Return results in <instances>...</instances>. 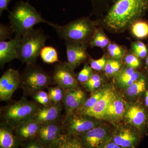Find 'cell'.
Instances as JSON below:
<instances>
[{
    "label": "cell",
    "mask_w": 148,
    "mask_h": 148,
    "mask_svg": "<svg viewBox=\"0 0 148 148\" xmlns=\"http://www.w3.org/2000/svg\"><path fill=\"white\" fill-rule=\"evenodd\" d=\"M148 11V0H114L103 22L113 32H123Z\"/></svg>",
    "instance_id": "6da1fadb"
},
{
    "label": "cell",
    "mask_w": 148,
    "mask_h": 148,
    "mask_svg": "<svg viewBox=\"0 0 148 148\" xmlns=\"http://www.w3.org/2000/svg\"><path fill=\"white\" fill-rule=\"evenodd\" d=\"M8 18L15 36L21 37L32 31L37 24L46 23L51 27L53 24L45 19L34 7L23 1L15 3L12 10L10 11Z\"/></svg>",
    "instance_id": "7a4b0ae2"
},
{
    "label": "cell",
    "mask_w": 148,
    "mask_h": 148,
    "mask_svg": "<svg viewBox=\"0 0 148 148\" xmlns=\"http://www.w3.org/2000/svg\"><path fill=\"white\" fill-rule=\"evenodd\" d=\"M51 27L61 39L81 42L87 46L89 45L96 29L94 21L87 17L78 18L62 26L53 23Z\"/></svg>",
    "instance_id": "3957f363"
},
{
    "label": "cell",
    "mask_w": 148,
    "mask_h": 148,
    "mask_svg": "<svg viewBox=\"0 0 148 148\" xmlns=\"http://www.w3.org/2000/svg\"><path fill=\"white\" fill-rule=\"evenodd\" d=\"M39 106L23 97L19 101L1 109L3 124L14 130L21 123L32 120Z\"/></svg>",
    "instance_id": "277c9868"
},
{
    "label": "cell",
    "mask_w": 148,
    "mask_h": 148,
    "mask_svg": "<svg viewBox=\"0 0 148 148\" xmlns=\"http://www.w3.org/2000/svg\"><path fill=\"white\" fill-rule=\"evenodd\" d=\"M48 38L41 29H33L23 35L17 49V59L27 65L36 64Z\"/></svg>",
    "instance_id": "5b68a950"
},
{
    "label": "cell",
    "mask_w": 148,
    "mask_h": 148,
    "mask_svg": "<svg viewBox=\"0 0 148 148\" xmlns=\"http://www.w3.org/2000/svg\"><path fill=\"white\" fill-rule=\"evenodd\" d=\"M27 65L21 75L20 86L26 95H34L53 82L52 77L36 64Z\"/></svg>",
    "instance_id": "8992f818"
},
{
    "label": "cell",
    "mask_w": 148,
    "mask_h": 148,
    "mask_svg": "<svg viewBox=\"0 0 148 148\" xmlns=\"http://www.w3.org/2000/svg\"><path fill=\"white\" fill-rule=\"evenodd\" d=\"M99 125L100 123L98 119L74 113L66 117L62 126V133L79 137Z\"/></svg>",
    "instance_id": "52a82bcc"
},
{
    "label": "cell",
    "mask_w": 148,
    "mask_h": 148,
    "mask_svg": "<svg viewBox=\"0 0 148 148\" xmlns=\"http://www.w3.org/2000/svg\"><path fill=\"white\" fill-rule=\"evenodd\" d=\"M74 71L67 62H58L54 67L51 77L52 82L65 90L79 88Z\"/></svg>",
    "instance_id": "ba28073f"
},
{
    "label": "cell",
    "mask_w": 148,
    "mask_h": 148,
    "mask_svg": "<svg viewBox=\"0 0 148 148\" xmlns=\"http://www.w3.org/2000/svg\"><path fill=\"white\" fill-rule=\"evenodd\" d=\"M114 143L124 148H136L140 139V132L132 126H116L111 132Z\"/></svg>",
    "instance_id": "9c48e42d"
},
{
    "label": "cell",
    "mask_w": 148,
    "mask_h": 148,
    "mask_svg": "<svg viewBox=\"0 0 148 148\" xmlns=\"http://www.w3.org/2000/svg\"><path fill=\"white\" fill-rule=\"evenodd\" d=\"M21 75L18 70L9 69L0 78V100L9 101L21 85Z\"/></svg>",
    "instance_id": "30bf717a"
},
{
    "label": "cell",
    "mask_w": 148,
    "mask_h": 148,
    "mask_svg": "<svg viewBox=\"0 0 148 148\" xmlns=\"http://www.w3.org/2000/svg\"><path fill=\"white\" fill-rule=\"evenodd\" d=\"M123 119L127 124L135 127L141 133L148 123V115L145 109L139 103L127 106Z\"/></svg>",
    "instance_id": "8fae6325"
},
{
    "label": "cell",
    "mask_w": 148,
    "mask_h": 148,
    "mask_svg": "<svg viewBox=\"0 0 148 148\" xmlns=\"http://www.w3.org/2000/svg\"><path fill=\"white\" fill-rule=\"evenodd\" d=\"M78 137L85 148H98L110 139L111 132L108 127L100 125Z\"/></svg>",
    "instance_id": "7c38bea8"
},
{
    "label": "cell",
    "mask_w": 148,
    "mask_h": 148,
    "mask_svg": "<svg viewBox=\"0 0 148 148\" xmlns=\"http://www.w3.org/2000/svg\"><path fill=\"white\" fill-rule=\"evenodd\" d=\"M65 44L67 63L74 71L88 58L87 45L82 43L69 40H65Z\"/></svg>",
    "instance_id": "4fadbf2b"
},
{
    "label": "cell",
    "mask_w": 148,
    "mask_h": 148,
    "mask_svg": "<svg viewBox=\"0 0 148 148\" xmlns=\"http://www.w3.org/2000/svg\"><path fill=\"white\" fill-rule=\"evenodd\" d=\"M126 102L119 94L115 92L101 119L116 123L123 119L127 108Z\"/></svg>",
    "instance_id": "5bb4252c"
},
{
    "label": "cell",
    "mask_w": 148,
    "mask_h": 148,
    "mask_svg": "<svg viewBox=\"0 0 148 148\" xmlns=\"http://www.w3.org/2000/svg\"><path fill=\"white\" fill-rule=\"evenodd\" d=\"M62 133V126L55 122L42 123L36 139L44 147L49 148Z\"/></svg>",
    "instance_id": "9a60e30c"
},
{
    "label": "cell",
    "mask_w": 148,
    "mask_h": 148,
    "mask_svg": "<svg viewBox=\"0 0 148 148\" xmlns=\"http://www.w3.org/2000/svg\"><path fill=\"white\" fill-rule=\"evenodd\" d=\"M86 99L85 93L79 88L65 90L62 102L67 116L74 113Z\"/></svg>",
    "instance_id": "2e32d148"
},
{
    "label": "cell",
    "mask_w": 148,
    "mask_h": 148,
    "mask_svg": "<svg viewBox=\"0 0 148 148\" xmlns=\"http://www.w3.org/2000/svg\"><path fill=\"white\" fill-rule=\"evenodd\" d=\"M114 94L115 92L110 88L107 87L105 94L92 107L85 110L75 113L101 119Z\"/></svg>",
    "instance_id": "e0dca14e"
},
{
    "label": "cell",
    "mask_w": 148,
    "mask_h": 148,
    "mask_svg": "<svg viewBox=\"0 0 148 148\" xmlns=\"http://www.w3.org/2000/svg\"><path fill=\"white\" fill-rule=\"evenodd\" d=\"M21 37L15 36L9 41H0V66L2 69L6 64L17 59V49Z\"/></svg>",
    "instance_id": "ac0fdd59"
},
{
    "label": "cell",
    "mask_w": 148,
    "mask_h": 148,
    "mask_svg": "<svg viewBox=\"0 0 148 148\" xmlns=\"http://www.w3.org/2000/svg\"><path fill=\"white\" fill-rule=\"evenodd\" d=\"M62 110L61 103L49 106L39 107L33 119L40 124L55 122L58 119Z\"/></svg>",
    "instance_id": "d6986e66"
},
{
    "label": "cell",
    "mask_w": 148,
    "mask_h": 148,
    "mask_svg": "<svg viewBox=\"0 0 148 148\" xmlns=\"http://www.w3.org/2000/svg\"><path fill=\"white\" fill-rule=\"evenodd\" d=\"M40 124L32 120L21 123L14 129L15 135L22 141L36 139L39 130Z\"/></svg>",
    "instance_id": "ffe728a7"
},
{
    "label": "cell",
    "mask_w": 148,
    "mask_h": 148,
    "mask_svg": "<svg viewBox=\"0 0 148 148\" xmlns=\"http://www.w3.org/2000/svg\"><path fill=\"white\" fill-rule=\"evenodd\" d=\"M115 76L117 84L120 87L125 88L134 83L143 75L136 69L127 66L122 69Z\"/></svg>",
    "instance_id": "44dd1931"
},
{
    "label": "cell",
    "mask_w": 148,
    "mask_h": 148,
    "mask_svg": "<svg viewBox=\"0 0 148 148\" xmlns=\"http://www.w3.org/2000/svg\"><path fill=\"white\" fill-rule=\"evenodd\" d=\"M22 140L14 134L12 129L3 124L0 128V148H18Z\"/></svg>",
    "instance_id": "7402d4cb"
},
{
    "label": "cell",
    "mask_w": 148,
    "mask_h": 148,
    "mask_svg": "<svg viewBox=\"0 0 148 148\" xmlns=\"http://www.w3.org/2000/svg\"><path fill=\"white\" fill-rule=\"evenodd\" d=\"M49 148H85L79 138L62 133Z\"/></svg>",
    "instance_id": "603a6c76"
},
{
    "label": "cell",
    "mask_w": 148,
    "mask_h": 148,
    "mask_svg": "<svg viewBox=\"0 0 148 148\" xmlns=\"http://www.w3.org/2000/svg\"><path fill=\"white\" fill-rule=\"evenodd\" d=\"M146 81L144 75L134 83L125 88V93L130 97H137L146 90Z\"/></svg>",
    "instance_id": "cb8c5ba5"
},
{
    "label": "cell",
    "mask_w": 148,
    "mask_h": 148,
    "mask_svg": "<svg viewBox=\"0 0 148 148\" xmlns=\"http://www.w3.org/2000/svg\"><path fill=\"white\" fill-rule=\"evenodd\" d=\"M110 43L108 38L101 29H96L91 38L89 45L90 47H98L101 48L107 47Z\"/></svg>",
    "instance_id": "d4e9b609"
},
{
    "label": "cell",
    "mask_w": 148,
    "mask_h": 148,
    "mask_svg": "<svg viewBox=\"0 0 148 148\" xmlns=\"http://www.w3.org/2000/svg\"><path fill=\"white\" fill-rule=\"evenodd\" d=\"M107 87L102 88L92 92L90 98L86 99L82 106L75 112H78L90 108L94 106L105 94Z\"/></svg>",
    "instance_id": "484cf974"
},
{
    "label": "cell",
    "mask_w": 148,
    "mask_h": 148,
    "mask_svg": "<svg viewBox=\"0 0 148 148\" xmlns=\"http://www.w3.org/2000/svg\"><path fill=\"white\" fill-rule=\"evenodd\" d=\"M131 32L133 35L139 39L148 36V23L143 20H138L131 25Z\"/></svg>",
    "instance_id": "4316f807"
},
{
    "label": "cell",
    "mask_w": 148,
    "mask_h": 148,
    "mask_svg": "<svg viewBox=\"0 0 148 148\" xmlns=\"http://www.w3.org/2000/svg\"><path fill=\"white\" fill-rule=\"evenodd\" d=\"M41 58L45 63L52 64L59 62L58 53L54 48L51 46H45L40 53Z\"/></svg>",
    "instance_id": "83f0119b"
},
{
    "label": "cell",
    "mask_w": 148,
    "mask_h": 148,
    "mask_svg": "<svg viewBox=\"0 0 148 148\" xmlns=\"http://www.w3.org/2000/svg\"><path fill=\"white\" fill-rule=\"evenodd\" d=\"M122 64L121 60L111 58L108 59L105 71L107 76L115 75L121 70Z\"/></svg>",
    "instance_id": "f1b7e54d"
},
{
    "label": "cell",
    "mask_w": 148,
    "mask_h": 148,
    "mask_svg": "<svg viewBox=\"0 0 148 148\" xmlns=\"http://www.w3.org/2000/svg\"><path fill=\"white\" fill-rule=\"evenodd\" d=\"M103 82V79L101 75L93 73L90 78L83 85L87 90L92 92L98 90Z\"/></svg>",
    "instance_id": "f546056e"
},
{
    "label": "cell",
    "mask_w": 148,
    "mask_h": 148,
    "mask_svg": "<svg viewBox=\"0 0 148 148\" xmlns=\"http://www.w3.org/2000/svg\"><path fill=\"white\" fill-rule=\"evenodd\" d=\"M49 95L53 104L61 103L63 100L65 90L59 86L55 87H47Z\"/></svg>",
    "instance_id": "4dcf8cb0"
},
{
    "label": "cell",
    "mask_w": 148,
    "mask_h": 148,
    "mask_svg": "<svg viewBox=\"0 0 148 148\" xmlns=\"http://www.w3.org/2000/svg\"><path fill=\"white\" fill-rule=\"evenodd\" d=\"M111 58L121 60L125 56L126 50L124 47L115 43H110L107 47Z\"/></svg>",
    "instance_id": "1f68e13d"
},
{
    "label": "cell",
    "mask_w": 148,
    "mask_h": 148,
    "mask_svg": "<svg viewBox=\"0 0 148 148\" xmlns=\"http://www.w3.org/2000/svg\"><path fill=\"white\" fill-rule=\"evenodd\" d=\"M132 53L140 58H145L148 56V49L144 43L138 41L134 42L131 45Z\"/></svg>",
    "instance_id": "d6a6232c"
},
{
    "label": "cell",
    "mask_w": 148,
    "mask_h": 148,
    "mask_svg": "<svg viewBox=\"0 0 148 148\" xmlns=\"http://www.w3.org/2000/svg\"><path fill=\"white\" fill-rule=\"evenodd\" d=\"M93 73L92 69L90 65L85 64L82 70L77 75V79L78 82L84 84L90 78Z\"/></svg>",
    "instance_id": "836d02e7"
},
{
    "label": "cell",
    "mask_w": 148,
    "mask_h": 148,
    "mask_svg": "<svg viewBox=\"0 0 148 148\" xmlns=\"http://www.w3.org/2000/svg\"><path fill=\"white\" fill-rule=\"evenodd\" d=\"M33 98L37 103L44 106H51L52 101L51 100L48 93L41 90L33 95Z\"/></svg>",
    "instance_id": "e575fe53"
},
{
    "label": "cell",
    "mask_w": 148,
    "mask_h": 148,
    "mask_svg": "<svg viewBox=\"0 0 148 148\" xmlns=\"http://www.w3.org/2000/svg\"><path fill=\"white\" fill-rule=\"evenodd\" d=\"M124 63L127 67L136 69L141 65L140 58L133 53H128L125 56Z\"/></svg>",
    "instance_id": "d590c367"
},
{
    "label": "cell",
    "mask_w": 148,
    "mask_h": 148,
    "mask_svg": "<svg viewBox=\"0 0 148 148\" xmlns=\"http://www.w3.org/2000/svg\"><path fill=\"white\" fill-rule=\"evenodd\" d=\"M108 59L106 55H103V57L96 60L89 59V65L92 70L95 71H104Z\"/></svg>",
    "instance_id": "8d00e7d4"
},
{
    "label": "cell",
    "mask_w": 148,
    "mask_h": 148,
    "mask_svg": "<svg viewBox=\"0 0 148 148\" xmlns=\"http://www.w3.org/2000/svg\"><path fill=\"white\" fill-rule=\"evenodd\" d=\"M13 34L14 33L10 25L8 26L1 23L0 24V41L11 39Z\"/></svg>",
    "instance_id": "74e56055"
},
{
    "label": "cell",
    "mask_w": 148,
    "mask_h": 148,
    "mask_svg": "<svg viewBox=\"0 0 148 148\" xmlns=\"http://www.w3.org/2000/svg\"><path fill=\"white\" fill-rule=\"evenodd\" d=\"M109 0H91L93 10L95 11L101 10V9L104 10L109 8L108 5Z\"/></svg>",
    "instance_id": "f35d334b"
},
{
    "label": "cell",
    "mask_w": 148,
    "mask_h": 148,
    "mask_svg": "<svg viewBox=\"0 0 148 148\" xmlns=\"http://www.w3.org/2000/svg\"><path fill=\"white\" fill-rule=\"evenodd\" d=\"M23 148H46L45 147L42 145L36 140V139H34V140H29L28 141L24 146Z\"/></svg>",
    "instance_id": "ab89813d"
},
{
    "label": "cell",
    "mask_w": 148,
    "mask_h": 148,
    "mask_svg": "<svg viewBox=\"0 0 148 148\" xmlns=\"http://www.w3.org/2000/svg\"><path fill=\"white\" fill-rule=\"evenodd\" d=\"M98 148H124L120 146L115 144L111 138L105 143H103L102 145L99 147Z\"/></svg>",
    "instance_id": "60d3db41"
},
{
    "label": "cell",
    "mask_w": 148,
    "mask_h": 148,
    "mask_svg": "<svg viewBox=\"0 0 148 148\" xmlns=\"http://www.w3.org/2000/svg\"><path fill=\"white\" fill-rule=\"evenodd\" d=\"M12 0H0V15L1 16L4 11H9L8 7ZM10 12V11H9Z\"/></svg>",
    "instance_id": "b9f144b4"
},
{
    "label": "cell",
    "mask_w": 148,
    "mask_h": 148,
    "mask_svg": "<svg viewBox=\"0 0 148 148\" xmlns=\"http://www.w3.org/2000/svg\"><path fill=\"white\" fill-rule=\"evenodd\" d=\"M145 99V103L146 107H148V90L146 91Z\"/></svg>",
    "instance_id": "7bdbcfd3"
},
{
    "label": "cell",
    "mask_w": 148,
    "mask_h": 148,
    "mask_svg": "<svg viewBox=\"0 0 148 148\" xmlns=\"http://www.w3.org/2000/svg\"><path fill=\"white\" fill-rule=\"evenodd\" d=\"M145 63L146 65H147V66H148V56H147V57H146Z\"/></svg>",
    "instance_id": "ee69618b"
}]
</instances>
